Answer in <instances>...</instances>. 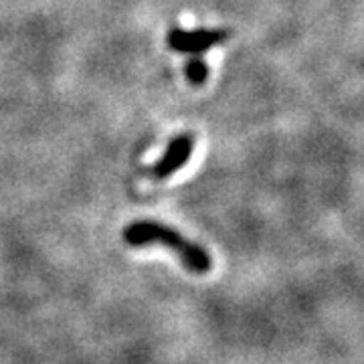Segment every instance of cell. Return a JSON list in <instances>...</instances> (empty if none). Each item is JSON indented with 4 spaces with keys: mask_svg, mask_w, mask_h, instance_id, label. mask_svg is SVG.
<instances>
[{
    "mask_svg": "<svg viewBox=\"0 0 364 364\" xmlns=\"http://www.w3.org/2000/svg\"><path fill=\"white\" fill-rule=\"evenodd\" d=\"M124 241L132 247H144L160 243L164 247L172 249L184 267L193 273H208L213 267V257L207 253V249L196 245L193 241L184 239L178 231L170 229L162 223L154 221H136L124 229Z\"/></svg>",
    "mask_w": 364,
    "mask_h": 364,
    "instance_id": "1",
    "label": "cell"
},
{
    "mask_svg": "<svg viewBox=\"0 0 364 364\" xmlns=\"http://www.w3.org/2000/svg\"><path fill=\"white\" fill-rule=\"evenodd\" d=\"M225 41L223 31H208V28H196V31H184V28H172L168 33V45L172 51L198 55L208 51L210 47Z\"/></svg>",
    "mask_w": 364,
    "mask_h": 364,
    "instance_id": "2",
    "label": "cell"
},
{
    "mask_svg": "<svg viewBox=\"0 0 364 364\" xmlns=\"http://www.w3.org/2000/svg\"><path fill=\"white\" fill-rule=\"evenodd\" d=\"M193 146H195L193 144V136H188V134H181V136L172 138V142L168 144L164 156L160 158L156 164H154L152 174L156 178H168L174 172H178L191 160Z\"/></svg>",
    "mask_w": 364,
    "mask_h": 364,
    "instance_id": "3",
    "label": "cell"
},
{
    "mask_svg": "<svg viewBox=\"0 0 364 364\" xmlns=\"http://www.w3.org/2000/svg\"><path fill=\"white\" fill-rule=\"evenodd\" d=\"M186 79L193 85H203L208 79V65L200 57H191L186 63Z\"/></svg>",
    "mask_w": 364,
    "mask_h": 364,
    "instance_id": "4",
    "label": "cell"
}]
</instances>
